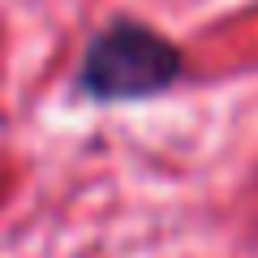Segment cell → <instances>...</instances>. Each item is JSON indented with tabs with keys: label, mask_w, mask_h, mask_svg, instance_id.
<instances>
[{
	"label": "cell",
	"mask_w": 258,
	"mask_h": 258,
	"mask_svg": "<svg viewBox=\"0 0 258 258\" xmlns=\"http://www.w3.org/2000/svg\"><path fill=\"white\" fill-rule=\"evenodd\" d=\"M181 78V52L155 30L116 22L108 26L82 60V86L95 99H138L155 95Z\"/></svg>",
	"instance_id": "cell-1"
}]
</instances>
